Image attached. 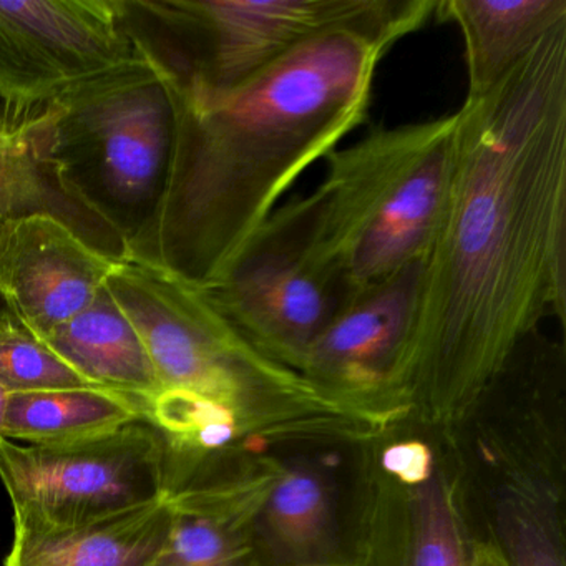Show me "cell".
Returning a JSON list of instances; mask_svg holds the SVG:
<instances>
[{
  "mask_svg": "<svg viewBox=\"0 0 566 566\" xmlns=\"http://www.w3.org/2000/svg\"><path fill=\"white\" fill-rule=\"evenodd\" d=\"M280 469L168 490L170 526L154 566H254V522Z\"/></svg>",
  "mask_w": 566,
  "mask_h": 566,
  "instance_id": "4fadbf2b",
  "label": "cell"
},
{
  "mask_svg": "<svg viewBox=\"0 0 566 566\" xmlns=\"http://www.w3.org/2000/svg\"><path fill=\"white\" fill-rule=\"evenodd\" d=\"M114 264L57 218L31 214L0 243V301L45 340L95 300Z\"/></svg>",
  "mask_w": 566,
  "mask_h": 566,
  "instance_id": "8fae6325",
  "label": "cell"
},
{
  "mask_svg": "<svg viewBox=\"0 0 566 566\" xmlns=\"http://www.w3.org/2000/svg\"><path fill=\"white\" fill-rule=\"evenodd\" d=\"M9 394L0 386V437H4L6 412H8Z\"/></svg>",
  "mask_w": 566,
  "mask_h": 566,
  "instance_id": "cb8c5ba5",
  "label": "cell"
},
{
  "mask_svg": "<svg viewBox=\"0 0 566 566\" xmlns=\"http://www.w3.org/2000/svg\"><path fill=\"white\" fill-rule=\"evenodd\" d=\"M380 467L399 485L416 486L432 476L436 460L429 446L420 440H406L382 450Z\"/></svg>",
  "mask_w": 566,
  "mask_h": 566,
  "instance_id": "7402d4cb",
  "label": "cell"
},
{
  "mask_svg": "<svg viewBox=\"0 0 566 566\" xmlns=\"http://www.w3.org/2000/svg\"><path fill=\"white\" fill-rule=\"evenodd\" d=\"M54 101L0 98V243L15 221L49 214L114 263L130 260L124 241L71 197L52 160Z\"/></svg>",
  "mask_w": 566,
  "mask_h": 566,
  "instance_id": "7c38bea8",
  "label": "cell"
},
{
  "mask_svg": "<svg viewBox=\"0 0 566 566\" xmlns=\"http://www.w3.org/2000/svg\"><path fill=\"white\" fill-rule=\"evenodd\" d=\"M0 480L14 526L81 525L164 499L167 443L147 422L71 446H19L0 437Z\"/></svg>",
  "mask_w": 566,
  "mask_h": 566,
  "instance_id": "ba28073f",
  "label": "cell"
},
{
  "mask_svg": "<svg viewBox=\"0 0 566 566\" xmlns=\"http://www.w3.org/2000/svg\"><path fill=\"white\" fill-rule=\"evenodd\" d=\"M470 566H512L502 546L495 542H476L470 545Z\"/></svg>",
  "mask_w": 566,
  "mask_h": 566,
  "instance_id": "603a6c76",
  "label": "cell"
},
{
  "mask_svg": "<svg viewBox=\"0 0 566 566\" xmlns=\"http://www.w3.org/2000/svg\"><path fill=\"white\" fill-rule=\"evenodd\" d=\"M138 422L148 423L144 403L101 387L12 394L4 437L29 446H71Z\"/></svg>",
  "mask_w": 566,
  "mask_h": 566,
  "instance_id": "e0dca14e",
  "label": "cell"
},
{
  "mask_svg": "<svg viewBox=\"0 0 566 566\" xmlns=\"http://www.w3.org/2000/svg\"><path fill=\"white\" fill-rule=\"evenodd\" d=\"M439 0H118L135 52L187 102L220 97L319 35L387 42L422 29Z\"/></svg>",
  "mask_w": 566,
  "mask_h": 566,
  "instance_id": "3957f363",
  "label": "cell"
},
{
  "mask_svg": "<svg viewBox=\"0 0 566 566\" xmlns=\"http://www.w3.org/2000/svg\"><path fill=\"white\" fill-rule=\"evenodd\" d=\"M261 516L274 546L290 558L311 559L326 548L329 496L311 470H280Z\"/></svg>",
  "mask_w": 566,
  "mask_h": 566,
  "instance_id": "d6986e66",
  "label": "cell"
},
{
  "mask_svg": "<svg viewBox=\"0 0 566 566\" xmlns=\"http://www.w3.org/2000/svg\"><path fill=\"white\" fill-rule=\"evenodd\" d=\"M459 112L455 170L427 258L399 413L475 412L543 317L565 324L566 21Z\"/></svg>",
  "mask_w": 566,
  "mask_h": 566,
  "instance_id": "6da1fadb",
  "label": "cell"
},
{
  "mask_svg": "<svg viewBox=\"0 0 566 566\" xmlns=\"http://www.w3.org/2000/svg\"><path fill=\"white\" fill-rule=\"evenodd\" d=\"M499 532L510 565L566 566L555 500L538 483L522 479L506 486Z\"/></svg>",
  "mask_w": 566,
  "mask_h": 566,
  "instance_id": "ffe728a7",
  "label": "cell"
},
{
  "mask_svg": "<svg viewBox=\"0 0 566 566\" xmlns=\"http://www.w3.org/2000/svg\"><path fill=\"white\" fill-rule=\"evenodd\" d=\"M168 526V493L148 505L81 525L14 526L4 566H154Z\"/></svg>",
  "mask_w": 566,
  "mask_h": 566,
  "instance_id": "5bb4252c",
  "label": "cell"
},
{
  "mask_svg": "<svg viewBox=\"0 0 566 566\" xmlns=\"http://www.w3.org/2000/svg\"><path fill=\"white\" fill-rule=\"evenodd\" d=\"M436 18L462 32L469 74L465 101H475L566 21V0H439Z\"/></svg>",
  "mask_w": 566,
  "mask_h": 566,
  "instance_id": "2e32d148",
  "label": "cell"
},
{
  "mask_svg": "<svg viewBox=\"0 0 566 566\" xmlns=\"http://www.w3.org/2000/svg\"><path fill=\"white\" fill-rule=\"evenodd\" d=\"M394 538L392 566H470L455 490L446 473L406 486Z\"/></svg>",
  "mask_w": 566,
  "mask_h": 566,
  "instance_id": "ac0fdd59",
  "label": "cell"
},
{
  "mask_svg": "<svg viewBox=\"0 0 566 566\" xmlns=\"http://www.w3.org/2000/svg\"><path fill=\"white\" fill-rule=\"evenodd\" d=\"M51 154L72 198L137 260L167 197L178 107L167 78L138 55L54 98Z\"/></svg>",
  "mask_w": 566,
  "mask_h": 566,
  "instance_id": "5b68a950",
  "label": "cell"
},
{
  "mask_svg": "<svg viewBox=\"0 0 566 566\" xmlns=\"http://www.w3.org/2000/svg\"><path fill=\"white\" fill-rule=\"evenodd\" d=\"M389 49L363 32H329L220 97L175 95L170 184L135 261L198 290L217 283L294 181L367 120Z\"/></svg>",
  "mask_w": 566,
  "mask_h": 566,
  "instance_id": "7a4b0ae2",
  "label": "cell"
},
{
  "mask_svg": "<svg viewBox=\"0 0 566 566\" xmlns=\"http://www.w3.org/2000/svg\"><path fill=\"white\" fill-rule=\"evenodd\" d=\"M426 263L357 291L311 344L300 373L370 419H396L394 382L416 331Z\"/></svg>",
  "mask_w": 566,
  "mask_h": 566,
  "instance_id": "9c48e42d",
  "label": "cell"
},
{
  "mask_svg": "<svg viewBox=\"0 0 566 566\" xmlns=\"http://www.w3.org/2000/svg\"><path fill=\"white\" fill-rule=\"evenodd\" d=\"M137 57L118 0H0V98L54 101Z\"/></svg>",
  "mask_w": 566,
  "mask_h": 566,
  "instance_id": "30bf717a",
  "label": "cell"
},
{
  "mask_svg": "<svg viewBox=\"0 0 566 566\" xmlns=\"http://www.w3.org/2000/svg\"><path fill=\"white\" fill-rule=\"evenodd\" d=\"M201 291L258 349L297 373L311 344L357 293L331 250L316 193L276 208L223 276Z\"/></svg>",
  "mask_w": 566,
  "mask_h": 566,
  "instance_id": "52a82bcc",
  "label": "cell"
},
{
  "mask_svg": "<svg viewBox=\"0 0 566 566\" xmlns=\"http://www.w3.org/2000/svg\"><path fill=\"white\" fill-rule=\"evenodd\" d=\"M44 343L92 386L144 403L147 416L164 392L144 339L107 286Z\"/></svg>",
  "mask_w": 566,
  "mask_h": 566,
  "instance_id": "9a60e30c",
  "label": "cell"
},
{
  "mask_svg": "<svg viewBox=\"0 0 566 566\" xmlns=\"http://www.w3.org/2000/svg\"><path fill=\"white\" fill-rule=\"evenodd\" d=\"M459 112L377 127L326 160L324 233L356 290L427 260L455 170Z\"/></svg>",
  "mask_w": 566,
  "mask_h": 566,
  "instance_id": "8992f818",
  "label": "cell"
},
{
  "mask_svg": "<svg viewBox=\"0 0 566 566\" xmlns=\"http://www.w3.org/2000/svg\"><path fill=\"white\" fill-rule=\"evenodd\" d=\"M0 386L9 396L94 387L6 307L0 310Z\"/></svg>",
  "mask_w": 566,
  "mask_h": 566,
  "instance_id": "44dd1931",
  "label": "cell"
},
{
  "mask_svg": "<svg viewBox=\"0 0 566 566\" xmlns=\"http://www.w3.org/2000/svg\"><path fill=\"white\" fill-rule=\"evenodd\" d=\"M105 286L144 339L161 396L221 407L237 417L243 433L274 436L277 423L304 413L360 417L258 349L203 291L170 271L128 260L114 264Z\"/></svg>",
  "mask_w": 566,
  "mask_h": 566,
  "instance_id": "277c9868",
  "label": "cell"
}]
</instances>
